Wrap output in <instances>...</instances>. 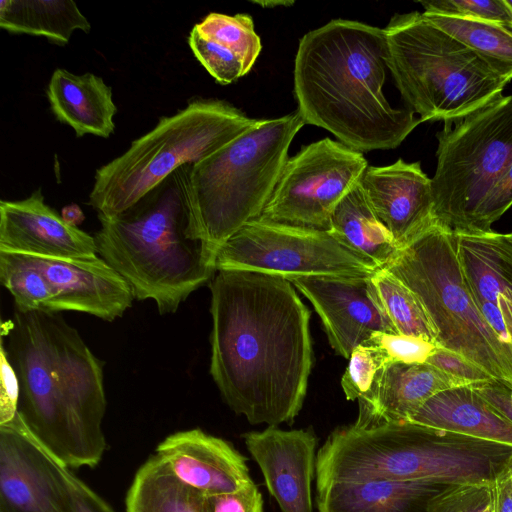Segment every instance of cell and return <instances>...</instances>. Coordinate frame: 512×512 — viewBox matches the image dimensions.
Segmentation results:
<instances>
[{
  "label": "cell",
  "mask_w": 512,
  "mask_h": 512,
  "mask_svg": "<svg viewBox=\"0 0 512 512\" xmlns=\"http://www.w3.org/2000/svg\"><path fill=\"white\" fill-rule=\"evenodd\" d=\"M209 288L210 374L222 398L251 424L292 422L313 362L310 311L276 276L222 270Z\"/></svg>",
  "instance_id": "obj_1"
},
{
  "label": "cell",
  "mask_w": 512,
  "mask_h": 512,
  "mask_svg": "<svg viewBox=\"0 0 512 512\" xmlns=\"http://www.w3.org/2000/svg\"><path fill=\"white\" fill-rule=\"evenodd\" d=\"M1 346L18 377L17 413L31 436L68 468L94 467L106 441L103 363L59 313L15 310Z\"/></svg>",
  "instance_id": "obj_2"
},
{
  "label": "cell",
  "mask_w": 512,
  "mask_h": 512,
  "mask_svg": "<svg viewBox=\"0 0 512 512\" xmlns=\"http://www.w3.org/2000/svg\"><path fill=\"white\" fill-rule=\"evenodd\" d=\"M387 56L385 29L363 22L334 19L306 33L294 62L304 123L361 153L399 146L422 121L385 98Z\"/></svg>",
  "instance_id": "obj_3"
},
{
  "label": "cell",
  "mask_w": 512,
  "mask_h": 512,
  "mask_svg": "<svg viewBox=\"0 0 512 512\" xmlns=\"http://www.w3.org/2000/svg\"><path fill=\"white\" fill-rule=\"evenodd\" d=\"M512 446L417 423L339 427L317 453V483L341 480L495 484Z\"/></svg>",
  "instance_id": "obj_4"
},
{
  "label": "cell",
  "mask_w": 512,
  "mask_h": 512,
  "mask_svg": "<svg viewBox=\"0 0 512 512\" xmlns=\"http://www.w3.org/2000/svg\"><path fill=\"white\" fill-rule=\"evenodd\" d=\"M305 125L294 113L258 123L172 177L187 212V233L215 265L220 248L260 217L279 180L288 150ZM216 267V266H215Z\"/></svg>",
  "instance_id": "obj_5"
},
{
  "label": "cell",
  "mask_w": 512,
  "mask_h": 512,
  "mask_svg": "<svg viewBox=\"0 0 512 512\" xmlns=\"http://www.w3.org/2000/svg\"><path fill=\"white\" fill-rule=\"evenodd\" d=\"M172 179L121 214H98L94 235L98 256L127 282L134 299L155 301L162 315L176 312L216 271L203 243L187 233L185 204Z\"/></svg>",
  "instance_id": "obj_6"
},
{
  "label": "cell",
  "mask_w": 512,
  "mask_h": 512,
  "mask_svg": "<svg viewBox=\"0 0 512 512\" xmlns=\"http://www.w3.org/2000/svg\"><path fill=\"white\" fill-rule=\"evenodd\" d=\"M258 121L223 100H193L161 117L123 154L96 170L89 205L105 216L121 214L180 168L210 155Z\"/></svg>",
  "instance_id": "obj_7"
},
{
  "label": "cell",
  "mask_w": 512,
  "mask_h": 512,
  "mask_svg": "<svg viewBox=\"0 0 512 512\" xmlns=\"http://www.w3.org/2000/svg\"><path fill=\"white\" fill-rule=\"evenodd\" d=\"M387 68L422 122L463 117L502 95L506 80L423 13L395 14L384 28Z\"/></svg>",
  "instance_id": "obj_8"
},
{
  "label": "cell",
  "mask_w": 512,
  "mask_h": 512,
  "mask_svg": "<svg viewBox=\"0 0 512 512\" xmlns=\"http://www.w3.org/2000/svg\"><path fill=\"white\" fill-rule=\"evenodd\" d=\"M384 268L415 294L438 347L512 384V345L500 339L481 313L461 269L452 231L434 225Z\"/></svg>",
  "instance_id": "obj_9"
},
{
  "label": "cell",
  "mask_w": 512,
  "mask_h": 512,
  "mask_svg": "<svg viewBox=\"0 0 512 512\" xmlns=\"http://www.w3.org/2000/svg\"><path fill=\"white\" fill-rule=\"evenodd\" d=\"M431 179L437 225L469 234L485 196L512 161V95L445 121Z\"/></svg>",
  "instance_id": "obj_10"
},
{
  "label": "cell",
  "mask_w": 512,
  "mask_h": 512,
  "mask_svg": "<svg viewBox=\"0 0 512 512\" xmlns=\"http://www.w3.org/2000/svg\"><path fill=\"white\" fill-rule=\"evenodd\" d=\"M216 271H249L289 282L304 277L371 278L381 268L329 231L261 218L244 225L219 250Z\"/></svg>",
  "instance_id": "obj_11"
},
{
  "label": "cell",
  "mask_w": 512,
  "mask_h": 512,
  "mask_svg": "<svg viewBox=\"0 0 512 512\" xmlns=\"http://www.w3.org/2000/svg\"><path fill=\"white\" fill-rule=\"evenodd\" d=\"M368 167L361 152L330 138L304 146L284 165L259 218L329 231L333 210Z\"/></svg>",
  "instance_id": "obj_12"
},
{
  "label": "cell",
  "mask_w": 512,
  "mask_h": 512,
  "mask_svg": "<svg viewBox=\"0 0 512 512\" xmlns=\"http://www.w3.org/2000/svg\"><path fill=\"white\" fill-rule=\"evenodd\" d=\"M63 468L18 413L0 421V512H72Z\"/></svg>",
  "instance_id": "obj_13"
},
{
  "label": "cell",
  "mask_w": 512,
  "mask_h": 512,
  "mask_svg": "<svg viewBox=\"0 0 512 512\" xmlns=\"http://www.w3.org/2000/svg\"><path fill=\"white\" fill-rule=\"evenodd\" d=\"M313 305L335 352L349 359L373 334H397L371 278L304 277L291 281Z\"/></svg>",
  "instance_id": "obj_14"
},
{
  "label": "cell",
  "mask_w": 512,
  "mask_h": 512,
  "mask_svg": "<svg viewBox=\"0 0 512 512\" xmlns=\"http://www.w3.org/2000/svg\"><path fill=\"white\" fill-rule=\"evenodd\" d=\"M50 284L52 313L84 312L106 321L121 317L134 300L127 282L98 255L56 258L21 254Z\"/></svg>",
  "instance_id": "obj_15"
},
{
  "label": "cell",
  "mask_w": 512,
  "mask_h": 512,
  "mask_svg": "<svg viewBox=\"0 0 512 512\" xmlns=\"http://www.w3.org/2000/svg\"><path fill=\"white\" fill-rule=\"evenodd\" d=\"M359 183L373 211L403 248L437 225L431 179L420 162L368 166Z\"/></svg>",
  "instance_id": "obj_16"
},
{
  "label": "cell",
  "mask_w": 512,
  "mask_h": 512,
  "mask_svg": "<svg viewBox=\"0 0 512 512\" xmlns=\"http://www.w3.org/2000/svg\"><path fill=\"white\" fill-rule=\"evenodd\" d=\"M243 438L282 512H312L311 482L317 459L314 433L269 426Z\"/></svg>",
  "instance_id": "obj_17"
},
{
  "label": "cell",
  "mask_w": 512,
  "mask_h": 512,
  "mask_svg": "<svg viewBox=\"0 0 512 512\" xmlns=\"http://www.w3.org/2000/svg\"><path fill=\"white\" fill-rule=\"evenodd\" d=\"M0 251L56 257L98 255L94 236L71 226L44 201L41 189L17 201H0Z\"/></svg>",
  "instance_id": "obj_18"
},
{
  "label": "cell",
  "mask_w": 512,
  "mask_h": 512,
  "mask_svg": "<svg viewBox=\"0 0 512 512\" xmlns=\"http://www.w3.org/2000/svg\"><path fill=\"white\" fill-rule=\"evenodd\" d=\"M156 455L177 479L202 495L235 492L252 481L242 454L198 428L169 435Z\"/></svg>",
  "instance_id": "obj_19"
},
{
  "label": "cell",
  "mask_w": 512,
  "mask_h": 512,
  "mask_svg": "<svg viewBox=\"0 0 512 512\" xmlns=\"http://www.w3.org/2000/svg\"><path fill=\"white\" fill-rule=\"evenodd\" d=\"M453 387L458 385L428 363H386L370 391L358 400L359 416L354 424L370 427L408 421L432 396Z\"/></svg>",
  "instance_id": "obj_20"
},
{
  "label": "cell",
  "mask_w": 512,
  "mask_h": 512,
  "mask_svg": "<svg viewBox=\"0 0 512 512\" xmlns=\"http://www.w3.org/2000/svg\"><path fill=\"white\" fill-rule=\"evenodd\" d=\"M450 486L425 481L341 480L317 483L319 512H430Z\"/></svg>",
  "instance_id": "obj_21"
},
{
  "label": "cell",
  "mask_w": 512,
  "mask_h": 512,
  "mask_svg": "<svg viewBox=\"0 0 512 512\" xmlns=\"http://www.w3.org/2000/svg\"><path fill=\"white\" fill-rule=\"evenodd\" d=\"M46 95L55 118L70 126L77 137L90 134L108 138L114 133L117 107L111 87L101 77L57 68Z\"/></svg>",
  "instance_id": "obj_22"
},
{
  "label": "cell",
  "mask_w": 512,
  "mask_h": 512,
  "mask_svg": "<svg viewBox=\"0 0 512 512\" xmlns=\"http://www.w3.org/2000/svg\"><path fill=\"white\" fill-rule=\"evenodd\" d=\"M408 421L512 446V423L470 385L435 394Z\"/></svg>",
  "instance_id": "obj_23"
},
{
  "label": "cell",
  "mask_w": 512,
  "mask_h": 512,
  "mask_svg": "<svg viewBox=\"0 0 512 512\" xmlns=\"http://www.w3.org/2000/svg\"><path fill=\"white\" fill-rule=\"evenodd\" d=\"M456 253L477 305L512 297V252L501 233L455 234Z\"/></svg>",
  "instance_id": "obj_24"
},
{
  "label": "cell",
  "mask_w": 512,
  "mask_h": 512,
  "mask_svg": "<svg viewBox=\"0 0 512 512\" xmlns=\"http://www.w3.org/2000/svg\"><path fill=\"white\" fill-rule=\"evenodd\" d=\"M329 232L344 246L381 268L391 263L401 249L376 216L359 181L333 210Z\"/></svg>",
  "instance_id": "obj_25"
},
{
  "label": "cell",
  "mask_w": 512,
  "mask_h": 512,
  "mask_svg": "<svg viewBox=\"0 0 512 512\" xmlns=\"http://www.w3.org/2000/svg\"><path fill=\"white\" fill-rule=\"evenodd\" d=\"M0 26L10 33L42 36L61 45L67 44L76 30H91L72 0H2Z\"/></svg>",
  "instance_id": "obj_26"
},
{
  "label": "cell",
  "mask_w": 512,
  "mask_h": 512,
  "mask_svg": "<svg viewBox=\"0 0 512 512\" xmlns=\"http://www.w3.org/2000/svg\"><path fill=\"white\" fill-rule=\"evenodd\" d=\"M202 501L155 454L136 472L125 505L126 512H202Z\"/></svg>",
  "instance_id": "obj_27"
},
{
  "label": "cell",
  "mask_w": 512,
  "mask_h": 512,
  "mask_svg": "<svg viewBox=\"0 0 512 512\" xmlns=\"http://www.w3.org/2000/svg\"><path fill=\"white\" fill-rule=\"evenodd\" d=\"M423 14L435 26L457 39L508 83L512 80V29L488 21Z\"/></svg>",
  "instance_id": "obj_28"
},
{
  "label": "cell",
  "mask_w": 512,
  "mask_h": 512,
  "mask_svg": "<svg viewBox=\"0 0 512 512\" xmlns=\"http://www.w3.org/2000/svg\"><path fill=\"white\" fill-rule=\"evenodd\" d=\"M397 334L435 343L433 327L415 294L386 268L371 277Z\"/></svg>",
  "instance_id": "obj_29"
},
{
  "label": "cell",
  "mask_w": 512,
  "mask_h": 512,
  "mask_svg": "<svg viewBox=\"0 0 512 512\" xmlns=\"http://www.w3.org/2000/svg\"><path fill=\"white\" fill-rule=\"evenodd\" d=\"M0 282L20 312H52L54 294L43 274L21 254L0 251Z\"/></svg>",
  "instance_id": "obj_30"
},
{
  "label": "cell",
  "mask_w": 512,
  "mask_h": 512,
  "mask_svg": "<svg viewBox=\"0 0 512 512\" xmlns=\"http://www.w3.org/2000/svg\"><path fill=\"white\" fill-rule=\"evenodd\" d=\"M194 28L203 36L232 50L242 60L247 73L261 52L260 37L255 32L252 17L248 14L227 15L212 12L195 24Z\"/></svg>",
  "instance_id": "obj_31"
},
{
  "label": "cell",
  "mask_w": 512,
  "mask_h": 512,
  "mask_svg": "<svg viewBox=\"0 0 512 512\" xmlns=\"http://www.w3.org/2000/svg\"><path fill=\"white\" fill-rule=\"evenodd\" d=\"M188 44L194 56L220 84H230L247 74L242 60L230 49L200 34L194 27Z\"/></svg>",
  "instance_id": "obj_32"
},
{
  "label": "cell",
  "mask_w": 512,
  "mask_h": 512,
  "mask_svg": "<svg viewBox=\"0 0 512 512\" xmlns=\"http://www.w3.org/2000/svg\"><path fill=\"white\" fill-rule=\"evenodd\" d=\"M424 13L497 23L512 29V8L507 0L420 1Z\"/></svg>",
  "instance_id": "obj_33"
},
{
  "label": "cell",
  "mask_w": 512,
  "mask_h": 512,
  "mask_svg": "<svg viewBox=\"0 0 512 512\" xmlns=\"http://www.w3.org/2000/svg\"><path fill=\"white\" fill-rule=\"evenodd\" d=\"M387 361L377 347L363 343L349 357V364L341 379V386L348 400H360L371 389L378 370Z\"/></svg>",
  "instance_id": "obj_34"
},
{
  "label": "cell",
  "mask_w": 512,
  "mask_h": 512,
  "mask_svg": "<svg viewBox=\"0 0 512 512\" xmlns=\"http://www.w3.org/2000/svg\"><path fill=\"white\" fill-rule=\"evenodd\" d=\"M495 484L453 485L432 502L430 512H483L494 500Z\"/></svg>",
  "instance_id": "obj_35"
},
{
  "label": "cell",
  "mask_w": 512,
  "mask_h": 512,
  "mask_svg": "<svg viewBox=\"0 0 512 512\" xmlns=\"http://www.w3.org/2000/svg\"><path fill=\"white\" fill-rule=\"evenodd\" d=\"M365 343L383 353L387 363H426L437 345L423 338L378 332Z\"/></svg>",
  "instance_id": "obj_36"
},
{
  "label": "cell",
  "mask_w": 512,
  "mask_h": 512,
  "mask_svg": "<svg viewBox=\"0 0 512 512\" xmlns=\"http://www.w3.org/2000/svg\"><path fill=\"white\" fill-rule=\"evenodd\" d=\"M512 206V161L493 184L474 217L471 232H491L492 224Z\"/></svg>",
  "instance_id": "obj_37"
},
{
  "label": "cell",
  "mask_w": 512,
  "mask_h": 512,
  "mask_svg": "<svg viewBox=\"0 0 512 512\" xmlns=\"http://www.w3.org/2000/svg\"><path fill=\"white\" fill-rule=\"evenodd\" d=\"M426 363L441 370L458 386H469L494 379L483 368L466 357L438 346Z\"/></svg>",
  "instance_id": "obj_38"
},
{
  "label": "cell",
  "mask_w": 512,
  "mask_h": 512,
  "mask_svg": "<svg viewBox=\"0 0 512 512\" xmlns=\"http://www.w3.org/2000/svg\"><path fill=\"white\" fill-rule=\"evenodd\" d=\"M202 512H263V498L252 480L235 492L203 495Z\"/></svg>",
  "instance_id": "obj_39"
},
{
  "label": "cell",
  "mask_w": 512,
  "mask_h": 512,
  "mask_svg": "<svg viewBox=\"0 0 512 512\" xmlns=\"http://www.w3.org/2000/svg\"><path fill=\"white\" fill-rule=\"evenodd\" d=\"M63 475L72 512H115L111 506L64 466Z\"/></svg>",
  "instance_id": "obj_40"
},
{
  "label": "cell",
  "mask_w": 512,
  "mask_h": 512,
  "mask_svg": "<svg viewBox=\"0 0 512 512\" xmlns=\"http://www.w3.org/2000/svg\"><path fill=\"white\" fill-rule=\"evenodd\" d=\"M1 366V421L12 418L17 413L20 386L18 377L0 345Z\"/></svg>",
  "instance_id": "obj_41"
},
{
  "label": "cell",
  "mask_w": 512,
  "mask_h": 512,
  "mask_svg": "<svg viewBox=\"0 0 512 512\" xmlns=\"http://www.w3.org/2000/svg\"><path fill=\"white\" fill-rule=\"evenodd\" d=\"M470 386L512 423V384L491 379Z\"/></svg>",
  "instance_id": "obj_42"
},
{
  "label": "cell",
  "mask_w": 512,
  "mask_h": 512,
  "mask_svg": "<svg viewBox=\"0 0 512 512\" xmlns=\"http://www.w3.org/2000/svg\"><path fill=\"white\" fill-rule=\"evenodd\" d=\"M494 512H512V483L503 473L495 481Z\"/></svg>",
  "instance_id": "obj_43"
},
{
  "label": "cell",
  "mask_w": 512,
  "mask_h": 512,
  "mask_svg": "<svg viewBox=\"0 0 512 512\" xmlns=\"http://www.w3.org/2000/svg\"><path fill=\"white\" fill-rule=\"evenodd\" d=\"M61 216L66 223L77 227L84 220V214L79 206L71 204L62 209Z\"/></svg>",
  "instance_id": "obj_44"
},
{
  "label": "cell",
  "mask_w": 512,
  "mask_h": 512,
  "mask_svg": "<svg viewBox=\"0 0 512 512\" xmlns=\"http://www.w3.org/2000/svg\"><path fill=\"white\" fill-rule=\"evenodd\" d=\"M498 302L508 331L510 343L512 345V297L507 298L504 295H499Z\"/></svg>",
  "instance_id": "obj_45"
},
{
  "label": "cell",
  "mask_w": 512,
  "mask_h": 512,
  "mask_svg": "<svg viewBox=\"0 0 512 512\" xmlns=\"http://www.w3.org/2000/svg\"><path fill=\"white\" fill-rule=\"evenodd\" d=\"M502 473L504 475H506L508 477V479L511 481L512 483V455L511 457L508 459Z\"/></svg>",
  "instance_id": "obj_46"
},
{
  "label": "cell",
  "mask_w": 512,
  "mask_h": 512,
  "mask_svg": "<svg viewBox=\"0 0 512 512\" xmlns=\"http://www.w3.org/2000/svg\"><path fill=\"white\" fill-rule=\"evenodd\" d=\"M506 247L512 252V232L501 234Z\"/></svg>",
  "instance_id": "obj_47"
},
{
  "label": "cell",
  "mask_w": 512,
  "mask_h": 512,
  "mask_svg": "<svg viewBox=\"0 0 512 512\" xmlns=\"http://www.w3.org/2000/svg\"><path fill=\"white\" fill-rule=\"evenodd\" d=\"M483 512H494V500Z\"/></svg>",
  "instance_id": "obj_48"
},
{
  "label": "cell",
  "mask_w": 512,
  "mask_h": 512,
  "mask_svg": "<svg viewBox=\"0 0 512 512\" xmlns=\"http://www.w3.org/2000/svg\"><path fill=\"white\" fill-rule=\"evenodd\" d=\"M507 3L509 4V6L512 8V0H507Z\"/></svg>",
  "instance_id": "obj_49"
}]
</instances>
